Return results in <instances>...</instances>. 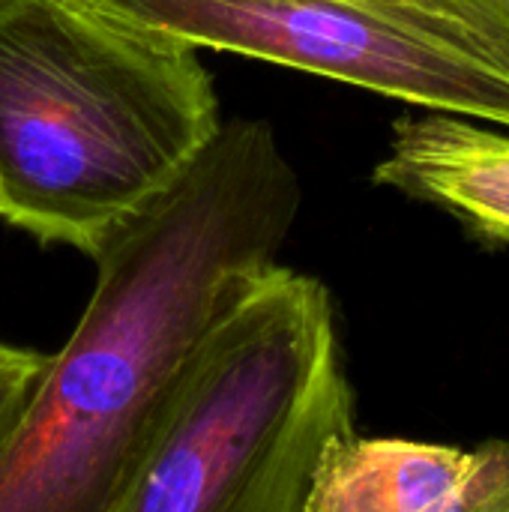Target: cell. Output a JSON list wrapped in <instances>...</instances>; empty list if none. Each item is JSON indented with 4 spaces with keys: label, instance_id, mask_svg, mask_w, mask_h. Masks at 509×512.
<instances>
[{
    "label": "cell",
    "instance_id": "cell-10",
    "mask_svg": "<svg viewBox=\"0 0 509 512\" xmlns=\"http://www.w3.org/2000/svg\"><path fill=\"white\" fill-rule=\"evenodd\" d=\"M420 3H426V0H420ZM426 6H429V3H426ZM432 9H435V6H432ZM438 12H441V9H438Z\"/></svg>",
    "mask_w": 509,
    "mask_h": 512
},
{
    "label": "cell",
    "instance_id": "cell-9",
    "mask_svg": "<svg viewBox=\"0 0 509 512\" xmlns=\"http://www.w3.org/2000/svg\"><path fill=\"white\" fill-rule=\"evenodd\" d=\"M489 512H509V495L504 498V501H501V504H495V507H492Z\"/></svg>",
    "mask_w": 509,
    "mask_h": 512
},
{
    "label": "cell",
    "instance_id": "cell-7",
    "mask_svg": "<svg viewBox=\"0 0 509 512\" xmlns=\"http://www.w3.org/2000/svg\"><path fill=\"white\" fill-rule=\"evenodd\" d=\"M45 366L48 354L18 348L0 339V453L15 435Z\"/></svg>",
    "mask_w": 509,
    "mask_h": 512
},
{
    "label": "cell",
    "instance_id": "cell-5",
    "mask_svg": "<svg viewBox=\"0 0 509 512\" xmlns=\"http://www.w3.org/2000/svg\"><path fill=\"white\" fill-rule=\"evenodd\" d=\"M509 495V441L474 450L408 438L339 441L303 512H489Z\"/></svg>",
    "mask_w": 509,
    "mask_h": 512
},
{
    "label": "cell",
    "instance_id": "cell-3",
    "mask_svg": "<svg viewBox=\"0 0 509 512\" xmlns=\"http://www.w3.org/2000/svg\"><path fill=\"white\" fill-rule=\"evenodd\" d=\"M354 432L333 297L273 264L201 345L120 512H303Z\"/></svg>",
    "mask_w": 509,
    "mask_h": 512
},
{
    "label": "cell",
    "instance_id": "cell-8",
    "mask_svg": "<svg viewBox=\"0 0 509 512\" xmlns=\"http://www.w3.org/2000/svg\"><path fill=\"white\" fill-rule=\"evenodd\" d=\"M480 36L509 63V0H426Z\"/></svg>",
    "mask_w": 509,
    "mask_h": 512
},
{
    "label": "cell",
    "instance_id": "cell-2",
    "mask_svg": "<svg viewBox=\"0 0 509 512\" xmlns=\"http://www.w3.org/2000/svg\"><path fill=\"white\" fill-rule=\"evenodd\" d=\"M195 48L81 0H0V219L93 258L219 132Z\"/></svg>",
    "mask_w": 509,
    "mask_h": 512
},
{
    "label": "cell",
    "instance_id": "cell-1",
    "mask_svg": "<svg viewBox=\"0 0 509 512\" xmlns=\"http://www.w3.org/2000/svg\"><path fill=\"white\" fill-rule=\"evenodd\" d=\"M297 210L273 126L231 120L99 246L90 300L0 453V512H120L201 345Z\"/></svg>",
    "mask_w": 509,
    "mask_h": 512
},
{
    "label": "cell",
    "instance_id": "cell-4",
    "mask_svg": "<svg viewBox=\"0 0 509 512\" xmlns=\"http://www.w3.org/2000/svg\"><path fill=\"white\" fill-rule=\"evenodd\" d=\"M195 51H234L509 132V63L420 0H81Z\"/></svg>",
    "mask_w": 509,
    "mask_h": 512
},
{
    "label": "cell",
    "instance_id": "cell-6",
    "mask_svg": "<svg viewBox=\"0 0 509 512\" xmlns=\"http://www.w3.org/2000/svg\"><path fill=\"white\" fill-rule=\"evenodd\" d=\"M372 180L432 204L477 240L509 249V132L423 111L399 117Z\"/></svg>",
    "mask_w": 509,
    "mask_h": 512
}]
</instances>
